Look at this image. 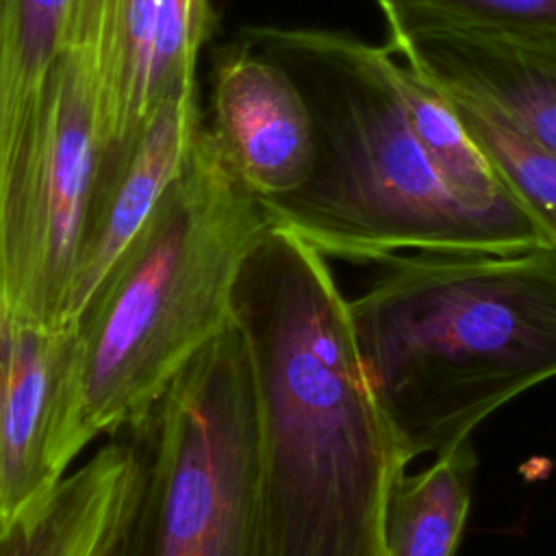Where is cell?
I'll list each match as a JSON object with an SVG mask.
<instances>
[{
	"label": "cell",
	"instance_id": "obj_1",
	"mask_svg": "<svg viewBox=\"0 0 556 556\" xmlns=\"http://www.w3.org/2000/svg\"><path fill=\"white\" fill-rule=\"evenodd\" d=\"M252 376L258 556H382L406 469L365 378L326 256L269 224L230 295Z\"/></svg>",
	"mask_w": 556,
	"mask_h": 556
},
{
	"label": "cell",
	"instance_id": "obj_2",
	"mask_svg": "<svg viewBox=\"0 0 556 556\" xmlns=\"http://www.w3.org/2000/svg\"><path fill=\"white\" fill-rule=\"evenodd\" d=\"M267 226L202 119L182 169L72 332L48 417L50 489L98 439L139 428L230 324L235 278Z\"/></svg>",
	"mask_w": 556,
	"mask_h": 556
},
{
	"label": "cell",
	"instance_id": "obj_3",
	"mask_svg": "<svg viewBox=\"0 0 556 556\" xmlns=\"http://www.w3.org/2000/svg\"><path fill=\"white\" fill-rule=\"evenodd\" d=\"M382 263L348 317L404 467L556 376V245Z\"/></svg>",
	"mask_w": 556,
	"mask_h": 556
},
{
	"label": "cell",
	"instance_id": "obj_4",
	"mask_svg": "<svg viewBox=\"0 0 556 556\" xmlns=\"http://www.w3.org/2000/svg\"><path fill=\"white\" fill-rule=\"evenodd\" d=\"M245 41L300 85L317 161L291 193L258 200L321 256L384 261L404 252H513L556 245L528 213L473 204L413 135L387 76V46L326 28H248Z\"/></svg>",
	"mask_w": 556,
	"mask_h": 556
},
{
	"label": "cell",
	"instance_id": "obj_5",
	"mask_svg": "<svg viewBox=\"0 0 556 556\" xmlns=\"http://www.w3.org/2000/svg\"><path fill=\"white\" fill-rule=\"evenodd\" d=\"M141 502L128 556H258V447L248 352L230 321L135 428Z\"/></svg>",
	"mask_w": 556,
	"mask_h": 556
},
{
	"label": "cell",
	"instance_id": "obj_6",
	"mask_svg": "<svg viewBox=\"0 0 556 556\" xmlns=\"http://www.w3.org/2000/svg\"><path fill=\"white\" fill-rule=\"evenodd\" d=\"M104 0H74L37 146L0 211L9 326L61 330L100 163Z\"/></svg>",
	"mask_w": 556,
	"mask_h": 556
},
{
	"label": "cell",
	"instance_id": "obj_7",
	"mask_svg": "<svg viewBox=\"0 0 556 556\" xmlns=\"http://www.w3.org/2000/svg\"><path fill=\"white\" fill-rule=\"evenodd\" d=\"M213 26V0H104L96 193L122 169L161 100L195 83Z\"/></svg>",
	"mask_w": 556,
	"mask_h": 556
},
{
	"label": "cell",
	"instance_id": "obj_8",
	"mask_svg": "<svg viewBox=\"0 0 556 556\" xmlns=\"http://www.w3.org/2000/svg\"><path fill=\"white\" fill-rule=\"evenodd\" d=\"M206 128L258 200L291 193L313 174L317 132L311 106L295 78L248 41L224 50L215 63Z\"/></svg>",
	"mask_w": 556,
	"mask_h": 556
},
{
	"label": "cell",
	"instance_id": "obj_9",
	"mask_svg": "<svg viewBox=\"0 0 556 556\" xmlns=\"http://www.w3.org/2000/svg\"><path fill=\"white\" fill-rule=\"evenodd\" d=\"M384 46L434 87L473 98L556 154V30L430 28Z\"/></svg>",
	"mask_w": 556,
	"mask_h": 556
},
{
	"label": "cell",
	"instance_id": "obj_10",
	"mask_svg": "<svg viewBox=\"0 0 556 556\" xmlns=\"http://www.w3.org/2000/svg\"><path fill=\"white\" fill-rule=\"evenodd\" d=\"M202 111L198 80L161 100L122 169L96 193L61 330L72 334L185 165Z\"/></svg>",
	"mask_w": 556,
	"mask_h": 556
},
{
	"label": "cell",
	"instance_id": "obj_11",
	"mask_svg": "<svg viewBox=\"0 0 556 556\" xmlns=\"http://www.w3.org/2000/svg\"><path fill=\"white\" fill-rule=\"evenodd\" d=\"M143 476L139 441L111 437L0 539V556H109L135 519Z\"/></svg>",
	"mask_w": 556,
	"mask_h": 556
},
{
	"label": "cell",
	"instance_id": "obj_12",
	"mask_svg": "<svg viewBox=\"0 0 556 556\" xmlns=\"http://www.w3.org/2000/svg\"><path fill=\"white\" fill-rule=\"evenodd\" d=\"M74 0H0V211L37 146Z\"/></svg>",
	"mask_w": 556,
	"mask_h": 556
},
{
	"label": "cell",
	"instance_id": "obj_13",
	"mask_svg": "<svg viewBox=\"0 0 556 556\" xmlns=\"http://www.w3.org/2000/svg\"><path fill=\"white\" fill-rule=\"evenodd\" d=\"M471 439L434 454L417 471L395 476L382 517V556H454L476 480Z\"/></svg>",
	"mask_w": 556,
	"mask_h": 556
},
{
	"label": "cell",
	"instance_id": "obj_14",
	"mask_svg": "<svg viewBox=\"0 0 556 556\" xmlns=\"http://www.w3.org/2000/svg\"><path fill=\"white\" fill-rule=\"evenodd\" d=\"M387 76L413 135L458 193L491 211L532 215L473 141L443 91L391 50Z\"/></svg>",
	"mask_w": 556,
	"mask_h": 556
},
{
	"label": "cell",
	"instance_id": "obj_15",
	"mask_svg": "<svg viewBox=\"0 0 556 556\" xmlns=\"http://www.w3.org/2000/svg\"><path fill=\"white\" fill-rule=\"evenodd\" d=\"M443 93L513 193L556 243V154L523 137L473 98Z\"/></svg>",
	"mask_w": 556,
	"mask_h": 556
},
{
	"label": "cell",
	"instance_id": "obj_16",
	"mask_svg": "<svg viewBox=\"0 0 556 556\" xmlns=\"http://www.w3.org/2000/svg\"><path fill=\"white\" fill-rule=\"evenodd\" d=\"M389 37L430 28L556 30V0H376Z\"/></svg>",
	"mask_w": 556,
	"mask_h": 556
},
{
	"label": "cell",
	"instance_id": "obj_17",
	"mask_svg": "<svg viewBox=\"0 0 556 556\" xmlns=\"http://www.w3.org/2000/svg\"><path fill=\"white\" fill-rule=\"evenodd\" d=\"M7 332V304H4V289H2V271H0V341Z\"/></svg>",
	"mask_w": 556,
	"mask_h": 556
},
{
	"label": "cell",
	"instance_id": "obj_18",
	"mask_svg": "<svg viewBox=\"0 0 556 556\" xmlns=\"http://www.w3.org/2000/svg\"><path fill=\"white\" fill-rule=\"evenodd\" d=\"M109 556H128V547H126V534L117 541V545L109 552Z\"/></svg>",
	"mask_w": 556,
	"mask_h": 556
}]
</instances>
